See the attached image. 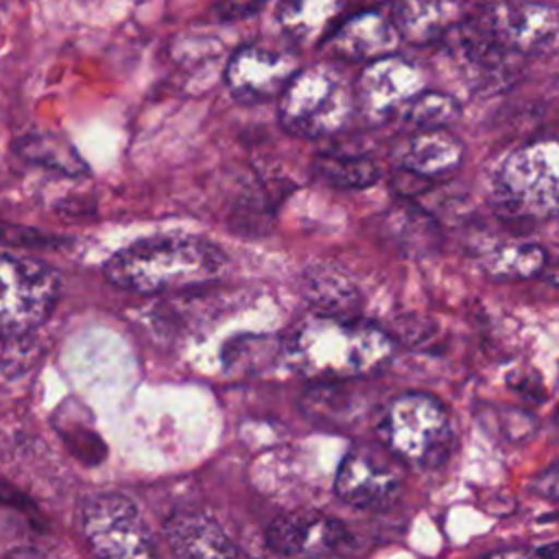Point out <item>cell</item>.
<instances>
[{
	"mask_svg": "<svg viewBox=\"0 0 559 559\" xmlns=\"http://www.w3.org/2000/svg\"><path fill=\"white\" fill-rule=\"evenodd\" d=\"M393 343L373 323L349 314L317 312L304 317L284 341V358L308 380H354L382 371Z\"/></svg>",
	"mask_w": 559,
	"mask_h": 559,
	"instance_id": "6da1fadb",
	"label": "cell"
},
{
	"mask_svg": "<svg viewBox=\"0 0 559 559\" xmlns=\"http://www.w3.org/2000/svg\"><path fill=\"white\" fill-rule=\"evenodd\" d=\"M227 255L192 234H153L118 249L103 266L109 284L140 295L197 288L221 277Z\"/></svg>",
	"mask_w": 559,
	"mask_h": 559,
	"instance_id": "7a4b0ae2",
	"label": "cell"
},
{
	"mask_svg": "<svg viewBox=\"0 0 559 559\" xmlns=\"http://www.w3.org/2000/svg\"><path fill=\"white\" fill-rule=\"evenodd\" d=\"M356 107L354 87L332 66L297 70L280 94L282 127L301 138H325L347 127Z\"/></svg>",
	"mask_w": 559,
	"mask_h": 559,
	"instance_id": "3957f363",
	"label": "cell"
},
{
	"mask_svg": "<svg viewBox=\"0 0 559 559\" xmlns=\"http://www.w3.org/2000/svg\"><path fill=\"white\" fill-rule=\"evenodd\" d=\"M380 435L397 461L424 469L443 465L454 448L450 415L428 393H404L391 400L380 421Z\"/></svg>",
	"mask_w": 559,
	"mask_h": 559,
	"instance_id": "277c9868",
	"label": "cell"
},
{
	"mask_svg": "<svg viewBox=\"0 0 559 559\" xmlns=\"http://www.w3.org/2000/svg\"><path fill=\"white\" fill-rule=\"evenodd\" d=\"M59 288L52 266L0 251V332H31L41 325L59 299Z\"/></svg>",
	"mask_w": 559,
	"mask_h": 559,
	"instance_id": "5b68a950",
	"label": "cell"
},
{
	"mask_svg": "<svg viewBox=\"0 0 559 559\" xmlns=\"http://www.w3.org/2000/svg\"><path fill=\"white\" fill-rule=\"evenodd\" d=\"M557 142L535 140L513 151L498 173V192L504 205L526 218L557 214Z\"/></svg>",
	"mask_w": 559,
	"mask_h": 559,
	"instance_id": "8992f818",
	"label": "cell"
},
{
	"mask_svg": "<svg viewBox=\"0 0 559 559\" xmlns=\"http://www.w3.org/2000/svg\"><path fill=\"white\" fill-rule=\"evenodd\" d=\"M81 531L100 557L138 559L155 555V539L140 509L122 493H90L79 509Z\"/></svg>",
	"mask_w": 559,
	"mask_h": 559,
	"instance_id": "52a82bcc",
	"label": "cell"
},
{
	"mask_svg": "<svg viewBox=\"0 0 559 559\" xmlns=\"http://www.w3.org/2000/svg\"><path fill=\"white\" fill-rule=\"evenodd\" d=\"M402 489V474L395 456L386 448L358 443L343 456L334 491L356 509H382L391 504Z\"/></svg>",
	"mask_w": 559,
	"mask_h": 559,
	"instance_id": "ba28073f",
	"label": "cell"
},
{
	"mask_svg": "<svg viewBox=\"0 0 559 559\" xmlns=\"http://www.w3.org/2000/svg\"><path fill=\"white\" fill-rule=\"evenodd\" d=\"M469 17L515 55H544L557 41V11L544 2H493Z\"/></svg>",
	"mask_w": 559,
	"mask_h": 559,
	"instance_id": "9c48e42d",
	"label": "cell"
},
{
	"mask_svg": "<svg viewBox=\"0 0 559 559\" xmlns=\"http://www.w3.org/2000/svg\"><path fill=\"white\" fill-rule=\"evenodd\" d=\"M421 90L424 74L419 66L393 52L367 61L356 81L354 98L365 116L371 120H386L397 116V111Z\"/></svg>",
	"mask_w": 559,
	"mask_h": 559,
	"instance_id": "30bf717a",
	"label": "cell"
},
{
	"mask_svg": "<svg viewBox=\"0 0 559 559\" xmlns=\"http://www.w3.org/2000/svg\"><path fill=\"white\" fill-rule=\"evenodd\" d=\"M354 544L343 522L319 511H290L271 522L266 546L282 557H330Z\"/></svg>",
	"mask_w": 559,
	"mask_h": 559,
	"instance_id": "8fae6325",
	"label": "cell"
},
{
	"mask_svg": "<svg viewBox=\"0 0 559 559\" xmlns=\"http://www.w3.org/2000/svg\"><path fill=\"white\" fill-rule=\"evenodd\" d=\"M297 72V57L258 44L240 46L227 61L225 85L240 103H262L282 94Z\"/></svg>",
	"mask_w": 559,
	"mask_h": 559,
	"instance_id": "7c38bea8",
	"label": "cell"
},
{
	"mask_svg": "<svg viewBox=\"0 0 559 559\" xmlns=\"http://www.w3.org/2000/svg\"><path fill=\"white\" fill-rule=\"evenodd\" d=\"M400 35L389 13L369 9L343 17L323 37L332 57L343 61H373L384 55H393L400 44Z\"/></svg>",
	"mask_w": 559,
	"mask_h": 559,
	"instance_id": "4fadbf2b",
	"label": "cell"
},
{
	"mask_svg": "<svg viewBox=\"0 0 559 559\" xmlns=\"http://www.w3.org/2000/svg\"><path fill=\"white\" fill-rule=\"evenodd\" d=\"M166 542L179 557H240L242 550L207 513L194 509L175 511L164 524Z\"/></svg>",
	"mask_w": 559,
	"mask_h": 559,
	"instance_id": "5bb4252c",
	"label": "cell"
},
{
	"mask_svg": "<svg viewBox=\"0 0 559 559\" xmlns=\"http://www.w3.org/2000/svg\"><path fill=\"white\" fill-rule=\"evenodd\" d=\"M389 17L402 41L430 44L443 39L465 15L461 0H395Z\"/></svg>",
	"mask_w": 559,
	"mask_h": 559,
	"instance_id": "9a60e30c",
	"label": "cell"
},
{
	"mask_svg": "<svg viewBox=\"0 0 559 559\" xmlns=\"http://www.w3.org/2000/svg\"><path fill=\"white\" fill-rule=\"evenodd\" d=\"M463 162V144L445 127L417 129L397 151V164L415 177H448Z\"/></svg>",
	"mask_w": 559,
	"mask_h": 559,
	"instance_id": "2e32d148",
	"label": "cell"
},
{
	"mask_svg": "<svg viewBox=\"0 0 559 559\" xmlns=\"http://www.w3.org/2000/svg\"><path fill=\"white\" fill-rule=\"evenodd\" d=\"M306 297L319 308V312L349 314L358 306V293L354 284L328 266H312L301 277Z\"/></svg>",
	"mask_w": 559,
	"mask_h": 559,
	"instance_id": "e0dca14e",
	"label": "cell"
},
{
	"mask_svg": "<svg viewBox=\"0 0 559 559\" xmlns=\"http://www.w3.org/2000/svg\"><path fill=\"white\" fill-rule=\"evenodd\" d=\"M483 266L493 280H526L546 266V251L535 242H504L487 253Z\"/></svg>",
	"mask_w": 559,
	"mask_h": 559,
	"instance_id": "ac0fdd59",
	"label": "cell"
},
{
	"mask_svg": "<svg viewBox=\"0 0 559 559\" xmlns=\"http://www.w3.org/2000/svg\"><path fill=\"white\" fill-rule=\"evenodd\" d=\"M15 153L31 164H37L48 170H57L70 177L85 173V164L76 151L61 138L50 133H28L15 142Z\"/></svg>",
	"mask_w": 559,
	"mask_h": 559,
	"instance_id": "d6986e66",
	"label": "cell"
},
{
	"mask_svg": "<svg viewBox=\"0 0 559 559\" xmlns=\"http://www.w3.org/2000/svg\"><path fill=\"white\" fill-rule=\"evenodd\" d=\"M338 0H282L277 4V20L295 39H312L317 31L323 35L332 28V15Z\"/></svg>",
	"mask_w": 559,
	"mask_h": 559,
	"instance_id": "ffe728a7",
	"label": "cell"
},
{
	"mask_svg": "<svg viewBox=\"0 0 559 559\" xmlns=\"http://www.w3.org/2000/svg\"><path fill=\"white\" fill-rule=\"evenodd\" d=\"M319 179L336 188H367L380 179L373 159L362 155H321L312 164Z\"/></svg>",
	"mask_w": 559,
	"mask_h": 559,
	"instance_id": "44dd1931",
	"label": "cell"
},
{
	"mask_svg": "<svg viewBox=\"0 0 559 559\" xmlns=\"http://www.w3.org/2000/svg\"><path fill=\"white\" fill-rule=\"evenodd\" d=\"M459 114L461 107L454 96L424 87L397 111V118L415 129H437L454 122Z\"/></svg>",
	"mask_w": 559,
	"mask_h": 559,
	"instance_id": "7402d4cb",
	"label": "cell"
},
{
	"mask_svg": "<svg viewBox=\"0 0 559 559\" xmlns=\"http://www.w3.org/2000/svg\"><path fill=\"white\" fill-rule=\"evenodd\" d=\"M39 356V345L31 332H0V380H11L28 371Z\"/></svg>",
	"mask_w": 559,
	"mask_h": 559,
	"instance_id": "603a6c76",
	"label": "cell"
},
{
	"mask_svg": "<svg viewBox=\"0 0 559 559\" xmlns=\"http://www.w3.org/2000/svg\"><path fill=\"white\" fill-rule=\"evenodd\" d=\"M0 502H4V504H9V507H15V509H22V511L31 509L28 498L22 496L13 485H9V483H4V480H0Z\"/></svg>",
	"mask_w": 559,
	"mask_h": 559,
	"instance_id": "cb8c5ba5",
	"label": "cell"
}]
</instances>
